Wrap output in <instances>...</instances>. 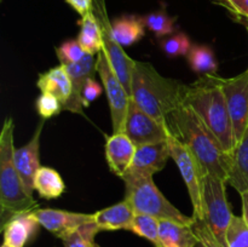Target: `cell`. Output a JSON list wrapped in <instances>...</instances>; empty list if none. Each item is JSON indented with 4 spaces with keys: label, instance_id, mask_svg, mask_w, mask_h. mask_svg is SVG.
Wrapping results in <instances>:
<instances>
[{
    "label": "cell",
    "instance_id": "cell-1",
    "mask_svg": "<svg viewBox=\"0 0 248 247\" xmlns=\"http://www.w3.org/2000/svg\"><path fill=\"white\" fill-rule=\"evenodd\" d=\"M169 125L174 137L189 148L205 174H212L228 184L230 153L225 152L218 138L189 107L182 104L169 118Z\"/></svg>",
    "mask_w": 248,
    "mask_h": 247
},
{
    "label": "cell",
    "instance_id": "cell-2",
    "mask_svg": "<svg viewBox=\"0 0 248 247\" xmlns=\"http://www.w3.org/2000/svg\"><path fill=\"white\" fill-rule=\"evenodd\" d=\"M182 104L189 107L206 127L218 138L225 152L232 153L237 142L228 110L220 77L201 75L190 85H184Z\"/></svg>",
    "mask_w": 248,
    "mask_h": 247
},
{
    "label": "cell",
    "instance_id": "cell-3",
    "mask_svg": "<svg viewBox=\"0 0 248 247\" xmlns=\"http://www.w3.org/2000/svg\"><path fill=\"white\" fill-rule=\"evenodd\" d=\"M184 85L165 77L150 63L135 60L131 73V98L162 125L170 127V115L182 106Z\"/></svg>",
    "mask_w": 248,
    "mask_h": 247
},
{
    "label": "cell",
    "instance_id": "cell-4",
    "mask_svg": "<svg viewBox=\"0 0 248 247\" xmlns=\"http://www.w3.org/2000/svg\"><path fill=\"white\" fill-rule=\"evenodd\" d=\"M14 131V120L9 116L5 119L0 132V210L2 224L14 216L39 208L15 165Z\"/></svg>",
    "mask_w": 248,
    "mask_h": 247
},
{
    "label": "cell",
    "instance_id": "cell-5",
    "mask_svg": "<svg viewBox=\"0 0 248 247\" xmlns=\"http://www.w3.org/2000/svg\"><path fill=\"white\" fill-rule=\"evenodd\" d=\"M124 182L126 189L125 199L130 201L136 213L152 216L159 220L169 219L189 225L194 223L193 216L189 217L182 213L165 198L153 181V177L125 179Z\"/></svg>",
    "mask_w": 248,
    "mask_h": 247
},
{
    "label": "cell",
    "instance_id": "cell-6",
    "mask_svg": "<svg viewBox=\"0 0 248 247\" xmlns=\"http://www.w3.org/2000/svg\"><path fill=\"white\" fill-rule=\"evenodd\" d=\"M225 182L212 174L202 179V220L223 247L227 245V232L232 213L225 191Z\"/></svg>",
    "mask_w": 248,
    "mask_h": 247
},
{
    "label": "cell",
    "instance_id": "cell-7",
    "mask_svg": "<svg viewBox=\"0 0 248 247\" xmlns=\"http://www.w3.org/2000/svg\"><path fill=\"white\" fill-rule=\"evenodd\" d=\"M171 157L176 162L188 189L193 205L194 219H202V179L205 172L189 148L178 138L171 136L167 139Z\"/></svg>",
    "mask_w": 248,
    "mask_h": 247
},
{
    "label": "cell",
    "instance_id": "cell-8",
    "mask_svg": "<svg viewBox=\"0 0 248 247\" xmlns=\"http://www.w3.org/2000/svg\"><path fill=\"white\" fill-rule=\"evenodd\" d=\"M96 72L101 77L102 85L107 93V99H108L109 109H110L113 133L124 132L131 96L120 79L114 73L103 50L97 55Z\"/></svg>",
    "mask_w": 248,
    "mask_h": 247
},
{
    "label": "cell",
    "instance_id": "cell-9",
    "mask_svg": "<svg viewBox=\"0 0 248 247\" xmlns=\"http://www.w3.org/2000/svg\"><path fill=\"white\" fill-rule=\"evenodd\" d=\"M92 11H93L97 21L101 26L104 53H106L114 73L120 79V81L123 82V85L126 87L131 96V73H132L135 60H132L124 51L123 46L114 38L113 31H111V22L108 18V14H107L106 1L104 0H93Z\"/></svg>",
    "mask_w": 248,
    "mask_h": 247
},
{
    "label": "cell",
    "instance_id": "cell-10",
    "mask_svg": "<svg viewBox=\"0 0 248 247\" xmlns=\"http://www.w3.org/2000/svg\"><path fill=\"white\" fill-rule=\"evenodd\" d=\"M235 138L239 143L248 130V69L236 77H220Z\"/></svg>",
    "mask_w": 248,
    "mask_h": 247
},
{
    "label": "cell",
    "instance_id": "cell-11",
    "mask_svg": "<svg viewBox=\"0 0 248 247\" xmlns=\"http://www.w3.org/2000/svg\"><path fill=\"white\" fill-rule=\"evenodd\" d=\"M124 132L135 143L136 147L152 143L164 142L172 135L169 126L162 125L157 120L143 111L131 98Z\"/></svg>",
    "mask_w": 248,
    "mask_h": 247
},
{
    "label": "cell",
    "instance_id": "cell-12",
    "mask_svg": "<svg viewBox=\"0 0 248 247\" xmlns=\"http://www.w3.org/2000/svg\"><path fill=\"white\" fill-rule=\"evenodd\" d=\"M171 157L167 140L137 147L132 164L123 179H137L153 177L165 169Z\"/></svg>",
    "mask_w": 248,
    "mask_h": 247
},
{
    "label": "cell",
    "instance_id": "cell-13",
    "mask_svg": "<svg viewBox=\"0 0 248 247\" xmlns=\"http://www.w3.org/2000/svg\"><path fill=\"white\" fill-rule=\"evenodd\" d=\"M33 213L41 227L60 239L74 232L81 225L93 222V213L87 215L56 208H36Z\"/></svg>",
    "mask_w": 248,
    "mask_h": 247
},
{
    "label": "cell",
    "instance_id": "cell-14",
    "mask_svg": "<svg viewBox=\"0 0 248 247\" xmlns=\"http://www.w3.org/2000/svg\"><path fill=\"white\" fill-rule=\"evenodd\" d=\"M45 120L41 119L36 127L35 132L31 136L29 142L23 147L15 150L14 160L18 173L21 174L23 183L29 194L34 193V178L40 169V137L41 131L44 128Z\"/></svg>",
    "mask_w": 248,
    "mask_h": 247
},
{
    "label": "cell",
    "instance_id": "cell-15",
    "mask_svg": "<svg viewBox=\"0 0 248 247\" xmlns=\"http://www.w3.org/2000/svg\"><path fill=\"white\" fill-rule=\"evenodd\" d=\"M70 80H72V94L67 103L63 106V110L72 111L75 114L84 113V104H82V90L85 84L90 77H94L96 72V60L92 55L84 56L80 62L64 64Z\"/></svg>",
    "mask_w": 248,
    "mask_h": 247
},
{
    "label": "cell",
    "instance_id": "cell-16",
    "mask_svg": "<svg viewBox=\"0 0 248 247\" xmlns=\"http://www.w3.org/2000/svg\"><path fill=\"white\" fill-rule=\"evenodd\" d=\"M106 160L109 170L123 178L132 164L137 147L125 132L113 133L106 138Z\"/></svg>",
    "mask_w": 248,
    "mask_h": 247
},
{
    "label": "cell",
    "instance_id": "cell-17",
    "mask_svg": "<svg viewBox=\"0 0 248 247\" xmlns=\"http://www.w3.org/2000/svg\"><path fill=\"white\" fill-rule=\"evenodd\" d=\"M40 223L33 211L23 212L10 218L2 224L4 244L11 247H24L38 232Z\"/></svg>",
    "mask_w": 248,
    "mask_h": 247
},
{
    "label": "cell",
    "instance_id": "cell-18",
    "mask_svg": "<svg viewBox=\"0 0 248 247\" xmlns=\"http://www.w3.org/2000/svg\"><path fill=\"white\" fill-rule=\"evenodd\" d=\"M136 212L130 201L124 199L121 202L99 210L93 213V222L102 230H130Z\"/></svg>",
    "mask_w": 248,
    "mask_h": 247
},
{
    "label": "cell",
    "instance_id": "cell-19",
    "mask_svg": "<svg viewBox=\"0 0 248 247\" xmlns=\"http://www.w3.org/2000/svg\"><path fill=\"white\" fill-rule=\"evenodd\" d=\"M36 86L41 93H50L57 97L64 106L72 94V80L65 65L60 63L47 72L39 75Z\"/></svg>",
    "mask_w": 248,
    "mask_h": 247
},
{
    "label": "cell",
    "instance_id": "cell-20",
    "mask_svg": "<svg viewBox=\"0 0 248 247\" xmlns=\"http://www.w3.org/2000/svg\"><path fill=\"white\" fill-rule=\"evenodd\" d=\"M160 247H196L199 239L193 229V224L160 220L159 227Z\"/></svg>",
    "mask_w": 248,
    "mask_h": 247
},
{
    "label": "cell",
    "instance_id": "cell-21",
    "mask_svg": "<svg viewBox=\"0 0 248 247\" xmlns=\"http://www.w3.org/2000/svg\"><path fill=\"white\" fill-rule=\"evenodd\" d=\"M228 184L240 194L248 191V130L230 153V169Z\"/></svg>",
    "mask_w": 248,
    "mask_h": 247
},
{
    "label": "cell",
    "instance_id": "cell-22",
    "mask_svg": "<svg viewBox=\"0 0 248 247\" xmlns=\"http://www.w3.org/2000/svg\"><path fill=\"white\" fill-rule=\"evenodd\" d=\"M114 38L121 46H131L144 36V19L136 15H124L111 22Z\"/></svg>",
    "mask_w": 248,
    "mask_h": 247
},
{
    "label": "cell",
    "instance_id": "cell-23",
    "mask_svg": "<svg viewBox=\"0 0 248 247\" xmlns=\"http://www.w3.org/2000/svg\"><path fill=\"white\" fill-rule=\"evenodd\" d=\"M80 31L78 34V43L86 53L96 56L103 50V38L102 29L94 16L93 11L81 17L79 21Z\"/></svg>",
    "mask_w": 248,
    "mask_h": 247
},
{
    "label": "cell",
    "instance_id": "cell-24",
    "mask_svg": "<svg viewBox=\"0 0 248 247\" xmlns=\"http://www.w3.org/2000/svg\"><path fill=\"white\" fill-rule=\"evenodd\" d=\"M34 191L43 199H57L65 191L64 181L55 169L41 166L34 178Z\"/></svg>",
    "mask_w": 248,
    "mask_h": 247
},
{
    "label": "cell",
    "instance_id": "cell-25",
    "mask_svg": "<svg viewBox=\"0 0 248 247\" xmlns=\"http://www.w3.org/2000/svg\"><path fill=\"white\" fill-rule=\"evenodd\" d=\"M189 67L200 75H215L218 70V61L212 48L207 45H193L186 55Z\"/></svg>",
    "mask_w": 248,
    "mask_h": 247
},
{
    "label": "cell",
    "instance_id": "cell-26",
    "mask_svg": "<svg viewBox=\"0 0 248 247\" xmlns=\"http://www.w3.org/2000/svg\"><path fill=\"white\" fill-rule=\"evenodd\" d=\"M159 227L160 220L157 218L143 215V213H136L130 232H135L138 236L147 239L155 247H160Z\"/></svg>",
    "mask_w": 248,
    "mask_h": 247
},
{
    "label": "cell",
    "instance_id": "cell-27",
    "mask_svg": "<svg viewBox=\"0 0 248 247\" xmlns=\"http://www.w3.org/2000/svg\"><path fill=\"white\" fill-rule=\"evenodd\" d=\"M101 232L96 223H86L74 232L63 236L62 242L64 247H93L96 245L94 237Z\"/></svg>",
    "mask_w": 248,
    "mask_h": 247
},
{
    "label": "cell",
    "instance_id": "cell-28",
    "mask_svg": "<svg viewBox=\"0 0 248 247\" xmlns=\"http://www.w3.org/2000/svg\"><path fill=\"white\" fill-rule=\"evenodd\" d=\"M145 28L155 34L157 38H166L174 34L176 18L169 16L166 11H155L143 16Z\"/></svg>",
    "mask_w": 248,
    "mask_h": 247
},
{
    "label": "cell",
    "instance_id": "cell-29",
    "mask_svg": "<svg viewBox=\"0 0 248 247\" xmlns=\"http://www.w3.org/2000/svg\"><path fill=\"white\" fill-rule=\"evenodd\" d=\"M191 41L186 33H174L166 36L160 41L162 52L169 57H181L186 56L191 48Z\"/></svg>",
    "mask_w": 248,
    "mask_h": 247
},
{
    "label": "cell",
    "instance_id": "cell-30",
    "mask_svg": "<svg viewBox=\"0 0 248 247\" xmlns=\"http://www.w3.org/2000/svg\"><path fill=\"white\" fill-rule=\"evenodd\" d=\"M228 247H248V224L245 218L232 216L227 232Z\"/></svg>",
    "mask_w": 248,
    "mask_h": 247
},
{
    "label": "cell",
    "instance_id": "cell-31",
    "mask_svg": "<svg viewBox=\"0 0 248 247\" xmlns=\"http://www.w3.org/2000/svg\"><path fill=\"white\" fill-rule=\"evenodd\" d=\"M35 108L43 120L53 118L63 110V104L56 96L50 93H41L35 101Z\"/></svg>",
    "mask_w": 248,
    "mask_h": 247
},
{
    "label": "cell",
    "instance_id": "cell-32",
    "mask_svg": "<svg viewBox=\"0 0 248 247\" xmlns=\"http://www.w3.org/2000/svg\"><path fill=\"white\" fill-rule=\"evenodd\" d=\"M56 53L62 64H72V63H78L84 58L86 55L78 40H67L61 44L58 47H56Z\"/></svg>",
    "mask_w": 248,
    "mask_h": 247
},
{
    "label": "cell",
    "instance_id": "cell-33",
    "mask_svg": "<svg viewBox=\"0 0 248 247\" xmlns=\"http://www.w3.org/2000/svg\"><path fill=\"white\" fill-rule=\"evenodd\" d=\"M193 229L199 239L196 247H223L202 219H194Z\"/></svg>",
    "mask_w": 248,
    "mask_h": 247
},
{
    "label": "cell",
    "instance_id": "cell-34",
    "mask_svg": "<svg viewBox=\"0 0 248 247\" xmlns=\"http://www.w3.org/2000/svg\"><path fill=\"white\" fill-rule=\"evenodd\" d=\"M103 92L101 85L94 80V77H90L85 84L84 90H82V104L85 107H90V104L96 101Z\"/></svg>",
    "mask_w": 248,
    "mask_h": 247
},
{
    "label": "cell",
    "instance_id": "cell-35",
    "mask_svg": "<svg viewBox=\"0 0 248 247\" xmlns=\"http://www.w3.org/2000/svg\"><path fill=\"white\" fill-rule=\"evenodd\" d=\"M215 1L227 7L236 16L248 21V0H215Z\"/></svg>",
    "mask_w": 248,
    "mask_h": 247
},
{
    "label": "cell",
    "instance_id": "cell-36",
    "mask_svg": "<svg viewBox=\"0 0 248 247\" xmlns=\"http://www.w3.org/2000/svg\"><path fill=\"white\" fill-rule=\"evenodd\" d=\"M65 2L70 5L81 17L91 12L93 7V0H65Z\"/></svg>",
    "mask_w": 248,
    "mask_h": 247
},
{
    "label": "cell",
    "instance_id": "cell-37",
    "mask_svg": "<svg viewBox=\"0 0 248 247\" xmlns=\"http://www.w3.org/2000/svg\"><path fill=\"white\" fill-rule=\"evenodd\" d=\"M240 195H241L242 201V217L245 218V220H246L248 224V191L240 194Z\"/></svg>",
    "mask_w": 248,
    "mask_h": 247
},
{
    "label": "cell",
    "instance_id": "cell-38",
    "mask_svg": "<svg viewBox=\"0 0 248 247\" xmlns=\"http://www.w3.org/2000/svg\"><path fill=\"white\" fill-rule=\"evenodd\" d=\"M1 247H11V246H7V245H5V244H2V246Z\"/></svg>",
    "mask_w": 248,
    "mask_h": 247
},
{
    "label": "cell",
    "instance_id": "cell-39",
    "mask_svg": "<svg viewBox=\"0 0 248 247\" xmlns=\"http://www.w3.org/2000/svg\"><path fill=\"white\" fill-rule=\"evenodd\" d=\"M93 247H101V246H99V245H97V244H96V245H94Z\"/></svg>",
    "mask_w": 248,
    "mask_h": 247
},
{
    "label": "cell",
    "instance_id": "cell-40",
    "mask_svg": "<svg viewBox=\"0 0 248 247\" xmlns=\"http://www.w3.org/2000/svg\"><path fill=\"white\" fill-rule=\"evenodd\" d=\"M247 31H248V24H247ZM247 69H248V68H247Z\"/></svg>",
    "mask_w": 248,
    "mask_h": 247
}]
</instances>
